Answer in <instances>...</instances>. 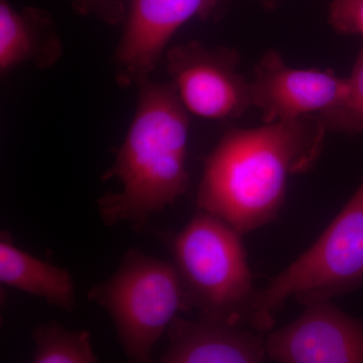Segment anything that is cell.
Returning <instances> with one entry per match:
<instances>
[{
  "label": "cell",
  "instance_id": "52a82bcc",
  "mask_svg": "<svg viewBox=\"0 0 363 363\" xmlns=\"http://www.w3.org/2000/svg\"><path fill=\"white\" fill-rule=\"evenodd\" d=\"M347 77L326 69L286 65L274 50L264 52L250 82V102L264 123L319 116L341 104L347 94Z\"/></svg>",
  "mask_w": 363,
  "mask_h": 363
},
{
  "label": "cell",
  "instance_id": "8992f818",
  "mask_svg": "<svg viewBox=\"0 0 363 363\" xmlns=\"http://www.w3.org/2000/svg\"><path fill=\"white\" fill-rule=\"evenodd\" d=\"M166 59L171 84L189 113L224 121L242 116L252 105L235 51L190 42L172 47Z\"/></svg>",
  "mask_w": 363,
  "mask_h": 363
},
{
  "label": "cell",
  "instance_id": "ba28073f",
  "mask_svg": "<svg viewBox=\"0 0 363 363\" xmlns=\"http://www.w3.org/2000/svg\"><path fill=\"white\" fill-rule=\"evenodd\" d=\"M221 0H130L114 62L117 82L140 84L159 65L177 30L193 18H207Z\"/></svg>",
  "mask_w": 363,
  "mask_h": 363
},
{
  "label": "cell",
  "instance_id": "4fadbf2b",
  "mask_svg": "<svg viewBox=\"0 0 363 363\" xmlns=\"http://www.w3.org/2000/svg\"><path fill=\"white\" fill-rule=\"evenodd\" d=\"M35 363H95L98 357L91 343V335L84 330H69L51 322L35 327Z\"/></svg>",
  "mask_w": 363,
  "mask_h": 363
},
{
  "label": "cell",
  "instance_id": "7a4b0ae2",
  "mask_svg": "<svg viewBox=\"0 0 363 363\" xmlns=\"http://www.w3.org/2000/svg\"><path fill=\"white\" fill-rule=\"evenodd\" d=\"M138 102L125 140L104 180L117 178L118 193L98 202L107 225L131 222L140 226L186 192L189 112L173 85L150 79L138 85Z\"/></svg>",
  "mask_w": 363,
  "mask_h": 363
},
{
  "label": "cell",
  "instance_id": "9c48e42d",
  "mask_svg": "<svg viewBox=\"0 0 363 363\" xmlns=\"http://www.w3.org/2000/svg\"><path fill=\"white\" fill-rule=\"evenodd\" d=\"M290 324L266 337L267 359L281 363H363V322L332 300L304 305Z\"/></svg>",
  "mask_w": 363,
  "mask_h": 363
},
{
  "label": "cell",
  "instance_id": "5bb4252c",
  "mask_svg": "<svg viewBox=\"0 0 363 363\" xmlns=\"http://www.w3.org/2000/svg\"><path fill=\"white\" fill-rule=\"evenodd\" d=\"M347 83V94L341 104L316 116L327 130L357 135L363 133V42Z\"/></svg>",
  "mask_w": 363,
  "mask_h": 363
},
{
  "label": "cell",
  "instance_id": "8fae6325",
  "mask_svg": "<svg viewBox=\"0 0 363 363\" xmlns=\"http://www.w3.org/2000/svg\"><path fill=\"white\" fill-rule=\"evenodd\" d=\"M63 52L60 35L49 14L39 9L18 11L0 1V71L2 74L30 63L47 69Z\"/></svg>",
  "mask_w": 363,
  "mask_h": 363
},
{
  "label": "cell",
  "instance_id": "6da1fadb",
  "mask_svg": "<svg viewBox=\"0 0 363 363\" xmlns=\"http://www.w3.org/2000/svg\"><path fill=\"white\" fill-rule=\"evenodd\" d=\"M326 131L316 116L227 131L205 160L199 209L241 234L276 220L289 179L319 159Z\"/></svg>",
  "mask_w": 363,
  "mask_h": 363
},
{
  "label": "cell",
  "instance_id": "2e32d148",
  "mask_svg": "<svg viewBox=\"0 0 363 363\" xmlns=\"http://www.w3.org/2000/svg\"><path fill=\"white\" fill-rule=\"evenodd\" d=\"M130 0H73L80 13L94 14L111 25L123 23Z\"/></svg>",
  "mask_w": 363,
  "mask_h": 363
},
{
  "label": "cell",
  "instance_id": "9a60e30c",
  "mask_svg": "<svg viewBox=\"0 0 363 363\" xmlns=\"http://www.w3.org/2000/svg\"><path fill=\"white\" fill-rule=\"evenodd\" d=\"M329 23L339 33L363 39V0H332Z\"/></svg>",
  "mask_w": 363,
  "mask_h": 363
},
{
  "label": "cell",
  "instance_id": "3957f363",
  "mask_svg": "<svg viewBox=\"0 0 363 363\" xmlns=\"http://www.w3.org/2000/svg\"><path fill=\"white\" fill-rule=\"evenodd\" d=\"M363 288V179L309 250L257 290L248 326L271 330L289 300L303 306Z\"/></svg>",
  "mask_w": 363,
  "mask_h": 363
},
{
  "label": "cell",
  "instance_id": "277c9868",
  "mask_svg": "<svg viewBox=\"0 0 363 363\" xmlns=\"http://www.w3.org/2000/svg\"><path fill=\"white\" fill-rule=\"evenodd\" d=\"M241 236L200 210L169 242L189 303L202 316L250 324L257 290Z\"/></svg>",
  "mask_w": 363,
  "mask_h": 363
},
{
  "label": "cell",
  "instance_id": "30bf717a",
  "mask_svg": "<svg viewBox=\"0 0 363 363\" xmlns=\"http://www.w3.org/2000/svg\"><path fill=\"white\" fill-rule=\"evenodd\" d=\"M162 363H259L267 359L262 332L200 315L177 316L167 330Z\"/></svg>",
  "mask_w": 363,
  "mask_h": 363
},
{
  "label": "cell",
  "instance_id": "5b68a950",
  "mask_svg": "<svg viewBox=\"0 0 363 363\" xmlns=\"http://www.w3.org/2000/svg\"><path fill=\"white\" fill-rule=\"evenodd\" d=\"M90 300L113 320L130 362H152V348L180 312L192 309L175 264L130 250L116 274L93 286Z\"/></svg>",
  "mask_w": 363,
  "mask_h": 363
},
{
  "label": "cell",
  "instance_id": "7c38bea8",
  "mask_svg": "<svg viewBox=\"0 0 363 363\" xmlns=\"http://www.w3.org/2000/svg\"><path fill=\"white\" fill-rule=\"evenodd\" d=\"M0 281L67 312L75 308V285L70 272L16 247L6 233H1L0 240Z\"/></svg>",
  "mask_w": 363,
  "mask_h": 363
}]
</instances>
